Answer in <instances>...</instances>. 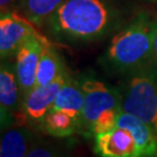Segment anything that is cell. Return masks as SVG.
I'll use <instances>...</instances> for the list:
<instances>
[{
  "instance_id": "cell-12",
  "label": "cell",
  "mask_w": 157,
  "mask_h": 157,
  "mask_svg": "<svg viewBox=\"0 0 157 157\" xmlns=\"http://www.w3.org/2000/svg\"><path fill=\"white\" fill-rule=\"evenodd\" d=\"M84 107V92L80 84V78L76 79L70 75L65 84L59 90L52 109L62 111L79 121Z\"/></svg>"
},
{
  "instance_id": "cell-19",
  "label": "cell",
  "mask_w": 157,
  "mask_h": 157,
  "mask_svg": "<svg viewBox=\"0 0 157 157\" xmlns=\"http://www.w3.org/2000/svg\"><path fill=\"white\" fill-rule=\"evenodd\" d=\"M154 61L157 64V27L155 33V40H154Z\"/></svg>"
},
{
  "instance_id": "cell-17",
  "label": "cell",
  "mask_w": 157,
  "mask_h": 157,
  "mask_svg": "<svg viewBox=\"0 0 157 157\" xmlns=\"http://www.w3.org/2000/svg\"><path fill=\"white\" fill-rule=\"evenodd\" d=\"M27 157H67V155L59 147L41 137H36Z\"/></svg>"
},
{
  "instance_id": "cell-2",
  "label": "cell",
  "mask_w": 157,
  "mask_h": 157,
  "mask_svg": "<svg viewBox=\"0 0 157 157\" xmlns=\"http://www.w3.org/2000/svg\"><path fill=\"white\" fill-rule=\"evenodd\" d=\"M114 20L115 15L102 0H64L45 26L58 40L90 42L109 33Z\"/></svg>"
},
{
  "instance_id": "cell-20",
  "label": "cell",
  "mask_w": 157,
  "mask_h": 157,
  "mask_svg": "<svg viewBox=\"0 0 157 157\" xmlns=\"http://www.w3.org/2000/svg\"><path fill=\"white\" fill-rule=\"evenodd\" d=\"M156 133H157V130H156Z\"/></svg>"
},
{
  "instance_id": "cell-1",
  "label": "cell",
  "mask_w": 157,
  "mask_h": 157,
  "mask_svg": "<svg viewBox=\"0 0 157 157\" xmlns=\"http://www.w3.org/2000/svg\"><path fill=\"white\" fill-rule=\"evenodd\" d=\"M157 20L141 12L109 42L101 65L115 75L130 73L154 63V40Z\"/></svg>"
},
{
  "instance_id": "cell-16",
  "label": "cell",
  "mask_w": 157,
  "mask_h": 157,
  "mask_svg": "<svg viewBox=\"0 0 157 157\" xmlns=\"http://www.w3.org/2000/svg\"><path fill=\"white\" fill-rule=\"evenodd\" d=\"M120 112L121 109H107L101 113L91 128V139L97 134L106 133L115 128Z\"/></svg>"
},
{
  "instance_id": "cell-10",
  "label": "cell",
  "mask_w": 157,
  "mask_h": 157,
  "mask_svg": "<svg viewBox=\"0 0 157 157\" xmlns=\"http://www.w3.org/2000/svg\"><path fill=\"white\" fill-rule=\"evenodd\" d=\"M117 127L128 129L133 134L144 157L157 156V133L144 121L121 111L119 114Z\"/></svg>"
},
{
  "instance_id": "cell-18",
  "label": "cell",
  "mask_w": 157,
  "mask_h": 157,
  "mask_svg": "<svg viewBox=\"0 0 157 157\" xmlns=\"http://www.w3.org/2000/svg\"><path fill=\"white\" fill-rule=\"evenodd\" d=\"M21 0H0V8H1V13L5 12H10L12 6H14L17 2H20Z\"/></svg>"
},
{
  "instance_id": "cell-4",
  "label": "cell",
  "mask_w": 157,
  "mask_h": 157,
  "mask_svg": "<svg viewBox=\"0 0 157 157\" xmlns=\"http://www.w3.org/2000/svg\"><path fill=\"white\" fill-rule=\"evenodd\" d=\"M80 84L84 92V107L79 119V132L91 139V128L101 113L107 109H121V93L92 76L82 77Z\"/></svg>"
},
{
  "instance_id": "cell-5",
  "label": "cell",
  "mask_w": 157,
  "mask_h": 157,
  "mask_svg": "<svg viewBox=\"0 0 157 157\" xmlns=\"http://www.w3.org/2000/svg\"><path fill=\"white\" fill-rule=\"evenodd\" d=\"M70 73L65 71L50 84L35 86L22 101V117L30 128H42L45 117L54 107L57 94Z\"/></svg>"
},
{
  "instance_id": "cell-3",
  "label": "cell",
  "mask_w": 157,
  "mask_h": 157,
  "mask_svg": "<svg viewBox=\"0 0 157 157\" xmlns=\"http://www.w3.org/2000/svg\"><path fill=\"white\" fill-rule=\"evenodd\" d=\"M121 109L157 130V64L155 62L127 76L122 84Z\"/></svg>"
},
{
  "instance_id": "cell-11",
  "label": "cell",
  "mask_w": 157,
  "mask_h": 157,
  "mask_svg": "<svg viewBox=\"0 0 157 157\" xmlns=\"http://www.w3.org/2000/svg\"><path fill=\"white\" fill-rule=\"evenodd\" d=\"M36 135L30 127L12 126L1 135L0 157H27Z\"/></svg>"
},
{
  "instance_id": "cell-9",
  "label": "cell",
  "mask_w": 157,
  "mask_h": 157,
  "mask_svg": "<svg viewBox=\"0 0 157 157\" xmlns=\"http://www.w3.org/2000/svg\"><path fill=\"white\" fill-rule=\"evenodd\" d=\"M93 148L99 157H144L128 129H114L93 136Z\"/></svg>"
},
{
  "instance_id": "cell-6",
  "label": "cell",
  "mask_w": 157,
  "mask_h": 157,
  "mask_svg": "<svg viewBox=\"0 0 157 157\" xmlns=\"http://www.w3.org/2000/svg\"><path fill=\"white\" fill-rule=\"evenodd\" d=\"M42 36L33 23L14 11L1 13L0 17V56L1 59L15 57L17 51L29 39Z\"/></svg>"
},
{
  "instance_id": "cell-15",
  "label": "cell",
  "mask_w": 157,
  "mask_h": 157,
  "mask_svg": "<svg viewBox=\"0 0 157 157\" xmlns=\"http://www.w3.org/2000/svg\"><path fill=\"white\" fill-rule=\"evenodd\" d=\"M41 129L54 137H70L79 132V121L65 112L51 109L45 117Z\"/></svg>"
},
{
  "instance_id": "cell-21",
  "label": "cell",
  "mask_w": 157,
  "mask_h": 157,
  "mask_svg": "<svg viewBox=\"0 0 157 157\" xmlns=\"http://www.w3.org/2000/svg\"><path fill=\"white\" fill-rule=\"evenodd\" d=\"M156 157H157V156H156Z\"/></svg>"
},
{
  "instance_id": "cell-8",
  "label": "cell",
  "mask_w": 157,
  "mask_h": 157,
  "mask_svg": "<svg viewBox=\"0 0 157 157\" xmlns=\"http://www.w3.org/2000/svg\"><path fill=\"white\" fill-rule=\"evenodd\" d=\"M49 41L43 36H34L20 48L15 55V71L22 101L36 85V73L44 44Z\"/></svg>"
},
{
  "instance_id": "cell-14",
  "label": "cell",
  "mask_w": 157,
  "mask_h": 157,
  "mask_svg": "<svg viewBox=\"0 0 157 157\" xmlns=\"http://www.w3.org/2000/svg\"><path fill=\"white\" fill-rule=\"evenodd\" d=\"M63 2L64 0H21L19 6L28 21L37 27H42L47 25Z\"/></svg>"
},
{
  "instance_id": "cell-7",
  "label": "cell",
  "mask_w": 157,
  "mask_h": 157,
  "mask_svg": "<svg viewBox=\"0 0 157 157\" xmlns=\"http://www.w3.org/2000/svg\"><path fill=\"white\" fill-rule=\"evenodd\" d=\"M19 115L23 119L22 97L15 65L2 62L0 67V120L2 132L17 124Z\"/></svg>"
},
{
  "instance_id": "cell-13",
  "label": "cell",
  "mask_w": 157,
  "mask_h": 157,
  "mask_svg": "<svg viewBox=\"0 0 157 157\" xmlns=\"http://www.w3.org/2000/svg\"><path fill=\"white\" fill-rule=\"evenodd\" d=\"M65 71L67 70L59 54L50 44V42L45 43L40 57L35 86H44V85L50 84L51 82L58 78Z\"/></svg>"
}]
</instances>
